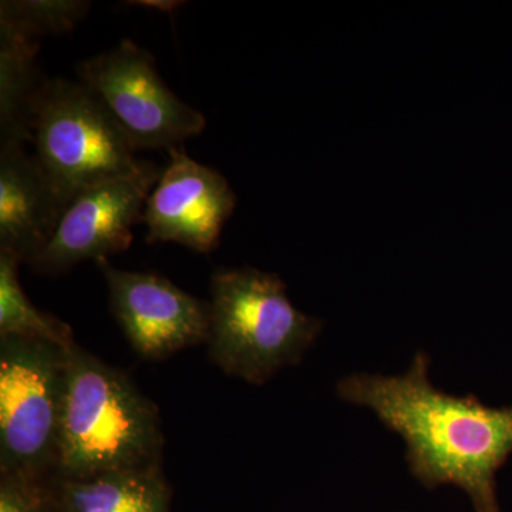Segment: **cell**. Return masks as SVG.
Masks as SVG:
<instances>
[{
    "mask_svg": "<svg viewBox=\"0 0 512 512\" xmlns=\"http://www.w3.org/2000/svg\"><path fill=\"white\" fill-rule=\"evenodd\" d=\"M336 394L403 440L407 466L421 484L456 485L478 512H497L495 474L512 453V407L494 409L437 389L423 352L400 375L350 373Z\"/></svg>",
    "mask_w": 512,
    "mask_h": 512,
    "instance_id": "obj_1",
    "label": "cell"
},
{
    "mask_svg": "<svg viewBox=\"0 0 512 512\" xmlns=\"http://www.w3.org/2000/svg\"><path fill=\"white\" fill-rule=\"evenodd\" d=\"M163 448L156 404L126 373L70 345L55 476L80 480L160 466Z\"/></svg>",
    "mask_w": 512,
    "mask_h": 512,
    "instance_id": "obj_2",
    "label": "cell"
},
{
    "mask_svg": "<svg viewBox=\"0 0 512 512\" xmlns=\"http://www.w3.org/2000/svg\"><path fill=\"white\" fill-rule=\"evenodd\" d=\"M208 355L225 375L261 386L299 365L323 329L296 309L278 275L220 268L211 276Z\"/></svg>",
    "mask_w": 512,
    "mask_h": 512,
    "instance_id": "obj_3",
    "label": "cell"
},
{
    "mask_svg": "<svg viewBox=\"0 0 512 512\" xmlns=\"http://www.w3.org/2000/svg\"><path fill=\"white\" fill-rule=\"evenodd\" d=\"M32 143L66 208L90 188L157 167L134 156L136 151L83 83L60 77L47 80L37 101Z\"/></svg>",
    "mask_w": 512,
    "mask_h": 512,
    "instance_id": "obj_4",
    "label": "cell"
},
{
    "mask_svg": "<svg viewBox=\"0 0 512 512\" xmlns=\"http://www.w3.org/2000/svg\"><path fill=\"white\" fill-rule=\"evenodd\" d=\"M67 348L0 338V473H56Z\"/></svg>",
    "mask_w": 512,
    "mask_h": 512,
    "instance_id": "obj_5",
    "label": "cell"
},
{
    "mask_svg": "<svg viewBox=\"0 0 512 512\" xmlns=\"http://www.w3.org/2000/svg\"><path fill=\"white\" fill-rule=\"evenodd\" d=\"M76 70L134 151H168L207 127L204 114L171 92L154 57L131 40L84 60Z\"/></svg>",
    "mask_w": 512,
    "mask_h": 512,
    "instance_id": "obj_6",
    "label": "cell"
},
{
    "mask_svg": "<svg viewBox=\"0 0 512 512\" xmlns=\"http://www.w3.org/2000/svg\"><path fill=\"white\" fill-rule=\"evenodd\" d=\"M109 289L110 309L141 359L163 360L207 343L210 303L154 272L123 271L96 262Z\"/></svg>",
    "mask_w": 512,
    "mask_h": 512,
    "instance_id": "obj_7",
    "label": "cell"
},
{
    "mask_svg": "<svg viewBox=\"0 0 512 512\" xmlns=\"http://www.w3.org/2000/svg\"><path fill=\"white\" fill-rule=\"evenodd\" d=\"M163 171L110 181L77 195L64 210L55 234L32 268L60 275L84 261H100L127 251L133 228L143 220L148 195Z\"/></svg>",
    "mask_w": 512,
    "mask_h": 512,
    "instance_id": "obj_8",
    "label": "cell"
},
{
    "mask_svg": "<svg viewBox=\"0 0 512 512\" xmlns=\"http://www.w3.org/2000/svg\"><path fill=\"white\" fill-rule=\"evenodd\" d=\"M170 161L143 212L147 242H175L208 254L220 244L222 229L237 207L227 178L197 163L183 146L168 150Z\"/></svg>",
    "mask_w": 512,
    "mask_h": 512,
    "instance_id": "obj_9",
    "label": "cell"
},
{
    "mask_svg": "<svg viewBox=\"0 0 512 512\" xmlns=\"http://www.w3.org/2000/svg\"><path fill=\"white\" fill-rule=\"evenodd\" d=\"M66 210L45 171L25 147L0 150V248L32 265Z\"/></svg>",
    "mask_w": 512,
    "mask_h": 512,
    "instance_id": "obj_10",
    "label": "cell"
},
{
    "mask_svg": "<svg viewBox=\"0 0 512 512\" xmlns=\"http://www.w3.org/2000/svg\"><path fill=\"white\" fill-rule=\"evenodd\" d=\"M53 488L60 512H171L161 464L80 480L53 476Z\"/></svg>",
    "mask_w": 512,
    "mask_h": 512,
    "instance_id": "obj_11",
    "label": "cell"
},
{
    "mask_svg": "<svg viewBox=\"0 0 512 512\" xmlns=\"http://www.w3.org/2000/svg\"><path fill=\"white\" fill-rule=\"evenodd\" d=\"M40 43L0 29V150L32 143L37 101L47 80L36 64Z\"/></svg>",
    "mask_w": 512,
    "mask_h": 512,
    "instance_id": "obj_12",
    "label": "cell"
},
{
    "mask_svg": "<svg viewBox=\"0 0 512 512\" xmlns=\"http://www.w3.org/2000/svg\"><path fill=\"white\" fill-rule=\"evenodd\" d=\"M22 261L8 249L0 248V338L20 336L49 340L70 346L76 342L69 325L39 311L20 285Z\"/></svg>",
    "mask_w": 512,
    "mask_h": 512,
    "instance_id": "obj_13",
    "label": "cell"
},
{
    "mask_svg": "<svg viewBox=\"0 0 512 512\" xmlns=\"http://www.w3.org/2000/svg\"><path fill=\"white\" fill-rule=\"evenodd\" d=\"M84 0H3L0 29L39 42L43 36L70 33L89 13Z\"/></svg>",
    "mask_w": 512,
    "mask_h": 512,
    "instance_id": "obj_14",
    "label": "cell"
},
{
    "mask_svg": "<svg viewBox=\"0 0 512 512\" xmlns=\"http://www.w3.org/2000/svg\"><path fill=\"white\" fill-rule=\"evenodd\" d=\"M53 476L0 473V512H60Z\"/></svg>",
    "mask_w": 512,
    "mask_h": 512,
    "instance_id": "obj_15",
    "label": "cell"
},
{
    "mask_svg": "<svg viewBox=\"0 0 512 512\" xmlns=\"http://www.w3.org/2000/svg\"><path fill=\"white\" fill-rule=\"evenodd\" d=\"M131 5H141V8H150L160 10V12L171 13L180 8L183 2H168V0L157 2V0H154V2H131Z\"/></svg>",
    "mask_w": 512,
    "mask_h": 512,
    "instance_id": "obj_16",
    "label": "cell"
}]
</instances>
